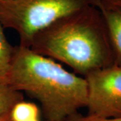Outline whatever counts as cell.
<instances>
[{
    "instance_id": "6da1fadb",
    "label": "cell",
    "mask_w": 121,
    "mask_h": 121,
    "mask_svg": "<svg viewBox=\"0 0 121 121\" xmlns=\"http://www.w3.org/2000/svg\"><path fill=\"white\" fill-rule=\"evenodd\" d=\"M29 47L69 66L83 78L114 65L106 25L95 5H88L41 31Z\"/></svg>"
},
{
    "instance_id": "7a4b0ae2",
    "label": "cell",
    "mask_w": 121,
    "mask_h": 121,
    "mask_svg": "<svg viewBox=\"0 0 121 121\" xmlns=\"http://www.w3.org/2000/svg\"><path fill=\"white\" fill-rule=\"evenodd\" d=\"M6 82L38 101L46 121H66L86 106V79L28 47H15Z\"/></svg>"
},
{
    "instance_id": "3957f363",
    "label": "cell",
    "mask_w": 121,
    "mask_h": 121,
    "mask_svg": "<svg viewBox=\"0 0 121 121\" xmlns=\"http://www.w3.org/2000/svg\"><path fill=\"white\" fill-rule=\"evenodd\" d=\"M99 0H1L0 23L14 30L20 45L29 47L39 32L60 19Z\"/></svg>"
},
{
    "instance_id": "277c9868",
    "label": "cell",
    "mask_w": 121,
    "mask_h": 121,
    "mask_svg": "<svg viewBox=\"0 0 121 121\" xmlns=\"http://www.w3.org/2000/svg\"><path fill=\"white\" fill-rule=\"evenodd\" d=\"M86 107L88 116L121 117V66L113 65L88 74Z\"/></svg>"
},
{
    "instance_id": "5b68a950",
    "label": "cell",
    "mask_w": 121,
    "mask_h": 121,
    "mask_svg": "<svg viewBox=\"0 0 121 121\" xmlns=\"http://www.w3.org/2000/svg\"><path fill=\"white\" fill-rule=\"evenodd\" d=\"M96 7L99 9L106 25L114 65L121 66V8L105 0H99Z\"/></svg>"
},
{
    "instance_id": "8992f818",
    "label": "cell",
    "mask_w": 121,
    "mask_h": 121,
    "mask_svg": "<svg viewBox=\"0 0 121 121\" xmlns=\"http://www.w3.org/2000/svg\"><path fill=\"white\" fill-rule=\"evenodd\" d=\"M0 23V82H6L11 67L15 47L9 43Z\"/></svg>"
},
{
    "instance_id": "52a82bcc",
    "label": "cell",
    "mask_w": 121,
    "mask_h": 121,
    "mask_svg": "<svg viewBox=\"0 0 121 121\" xmlns=\"http://www.w3.org/2000/svg\"><path fill=\"white\" fill-rule=\"evenodd\" d=\"M24 99L23 94L7 82H0V117L10 112L13 106Z\"/></svg>"
},
{
    "instance_id": "ba28073f",
    "label": "cell",
    "mask_w": 121,
    "mask_h": 121,
    "mask_svg": "<svg viewBox=\"0 0 121 121\" xmlns=\"http://www.w3.org/2000/svg\"><path fill=\"white\" fill-rule=\"evenodd\" d=\"M40 110L34 102L23 99L18 102L12 108L9 117L12 121H29L40 119Z\"/></svg>"
},
{
    "instance_id": "9c48e42d",
    "label": "cell",
    "mask_w": 121,
    "mask_h": 121,
    "mask_svg": "<svg viewBox=\"0 0 121 121\" xmlns=\"http://www.w3.org/2000/svg\"><path fill=\"white\" fill-rule=\"evenodd\" d=\"M66 121H121V117L116 118H99L91 116H82L76 114Z\"/></svg>"
},
{
    "instance_id": "30bf717a",
    "label": "cell",
    "mask_w": 121,
    "mask_h": 121,
    "mask_svg": "<svg viewBox=\"0 0 121 121\" xmlns=\"http://www.w3.org/2000/svg\"><path fill=\"white\" fill-rule=\"evenodd\" d=\"M105 1H106L108 3L121 8V0H105Z\"/></svg>"
},
{
    "instance_id": "8fae6325",
    "label": "cell",
    "mask_w": 121,
    "mask_h": 121,
    "mask_svg": "<svg viewBox=\"0 0 121 121\" xmlns=\"http://www.w3.org/2000/svg\"><path fill=\"white\" fill-rule=\"evenodd\" d=\"M0 121H12L9 117V113L0 117Z\"/></svg>"
},
{
    "instance_id": "7c38bea8",
    "label": "cell",
    "mask_w": 121,
    "mask_h": 121,
    "mask_svg": "<svg viewBox=\"0 0 121 121\" xmlns=\"http://www.w3.org/2000/svg\"><path fill=\"white\" fill-rule=\"evenodd\" d=\"M41 121L40 119H35V120H32V121Z\"/></svg>"
},
{
    "instance_id": "4fadbf2b",
    "label": "cell",
    "mask_w": 121,
    "mask_h": 121,
    "mask_svg": "<svg viewBox=\"0 0 121 121\" xmlns=\"http://www.w3.org/2000/svg\"><path fill=\"white\" fill-rule=\"evenodd\" d=\"M0 1H1V0H0Z\"/></svg>"
}]
</instances>
